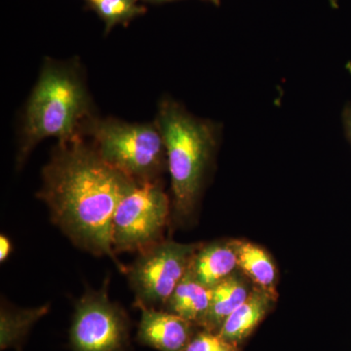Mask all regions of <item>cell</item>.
Masks as SVG:
<instances>
[{
  "instance_id": "1",
  "label": "cell",
  "mask_w": 351,
  "mask_h": 351,
  "mask_svg": "<svg viewBox=\"0 0 351 351\" xmlns=\"http://www.w3.org/2000/svg\"><path fill=\"white\" fill-rule=\"evenodd\" d=\"M138 184L106 162L82 136L58 143L44 166L38 197L76 247L97 257L107 256L126 274L112 249V219L120 201Z\"/></svg>"
},
{
  "instance_id": "2",
  "label": "cell",
  "mask_w": 351,
  "mask_h": 351,
  "mask_svg": "<svg viewBox=\"0 0 351 351\" xmlns=\"http://www.w3.org/2000/svg\"><path fill=\"white\" fill-rule=\"evenodd\" d=\"M156 123L167 154L173 219L184 225L193 218L199 202L216 147V129L170 99L161 101Z\"/></svg>"
},
{
  "instance_id": "3",
  "label": "cell",
  "mask_w": 351,
  "mask_h": 351,
  "mask_svg": "<svg viewBox=\"0 0 351 351\" xmlns=\"http://www.w3.org/2000/svg\"><path fill=\"white\" fill-rule=\"evenodd\" d=\"M91 119L90 96L75 66L46 61L25 108L18 167L44 138L66 142L82 137Z\"/></svg>"
},
{
  "instance_id": "4",
  "label": "cell",
  "mask_w": 351,
  "mask_h": 351,
  "mask_svg": "<svg viewBox=\"0 0 351 351\" xmlns=\"http://www.w3.org/2000/svg\"><path fill=\"white\" fill-rule=\"evenodd\" d=\"M83 134L91 137L106 162L138 184L160 180L168 169L165 144L156 122L127 123L92 117Z\"/></svg>"
},
{
  "instance_id": "5",
  "label": "cell",
  "mask_w": 351,
  "mask_h": 351,
  "mask_svg": "<svg viewBox=\"0 0 351 351\" xmlns=\"http://www.w3.org/2000/svg\"><path fill=\"white\" fill-rule=\"evenodd\" d=\"M171 205L160 180L136 184L122 198L113 215L114 253L138 254L162 241Z\"/></svg>"
},
{
  "instance_id": "6",
  "label": "cell",
  "mask_w": 351,
  "mask_h": 351,
  "mask_svg": "<svg viewBox=\"0 0 351 351\" xmlns=\"http://www.w3.org/2000/svg\"><path fill=\"white\" fill-rule=\"evenodd\" d=\"M201 244L164 239L138 253L134 263L127 267L125 274L135 293L134 306L163 308L188 272Z\"/></svg>"
},
{
  "instance_id": "7",
  "label": "cell",
  "mask_w": 351,
  "mask_h": 351,
  "mask_svg": "<svg viewBox=\"0 0 351 351\" xmlns=\"http://www.w3.org/2000/svg\"><path fill=\"white\" fill-rule=\"evenodd\" d=\"M130 321L124 309L110 301L108 278L99 290L88 289L75 302L69 339L73 351H126Z\"/></svg>"
},
{
  "instance_id": "8",
  "label": "cell",
  "mask_w": 351,
  "mask_h": 351,
  "mask_svg": "<svg viewBox=\"0 0 351 351\" xmlns=\"http://www.w3.org/2000/svg\"><path fill=\"white\" fill-rule=\"evenodd\" d=\"M141 309L137 339L142 345L158 351H184L195 334L196 327L188 320L164 309L138 306Z\"/></svg>"
},
{
  "instance_id": "9",
  "label": "cell",
  "mask_w": 351,
  "mask_h": 351,
  "mask_svg": "<svg viewBox=\"0 0 351 351\" xmlns=\"http://www.w3.org/2000/svg\"><path fill=\"white\" fill-rule=\"evenodd\" d=\"M239 270L234 239L217 240L201 244L193 255L189 269L198 282L210 289Z\"/></svg>"
},
{
  "instance_id": "10",
  "label": "cell",
  "mask_w": 351,
  "mask_h": 351,
  "mask_svg": "<svg viewBox=\"0 0 351 351\" xmlns=\"http://www.w3.org/2000/svg\"><path fill=\"white\" fill-rule=\"evenodd\" d=\"M278 294L254 286L250 295L228 316L219 334L226 341L241 346L276 306Z\"/></svg>"
},
{
  "instance_id": "11",
  "label": "cell",
  "mask_w": 351,
  "mask_h": 351,
  "mask_svg": "<svg viewBox=\"0 0 351 351\" xmlns=\"http://www.w3.org/2000/svg\"><path fill=\"white\" fill-rule=\"evenodd\" d=\"M253 283L240 270L211 288L209 311L200 329L219 332L228 316L250 295Z\"/></svg>"
},
{
  "instance_id": "12",
  "label": "cell",
  "mask_w": 351,
  "mask_h": 351,
  "mask_svg": "<svg viewBox=\"0 0 351 351\" xmlns=\"http://www.w3.org/2000/svg\"><path fill=\"white\" fill-rule=\"evenodd\" d=\"M210 302L211 289L198 282L188 270L163 309L201 328L209 311Z\"/></svg>"
},
{
  "instance_id": "13",
  "label": "cell",
  "mask_w": 351,
  "mask_h": 351,
  "mask_svg": "<svg viewBox=\"0 0 351 351\" xmlns=\"http://www.w3.org/2000/svg\"><path fill=\"white\" fill-rule=\"evenodd\" d=\"M234 242L240 271L255 287L278 294V269L269 252L249 240L234 239Z\"/></svg>"
},
{
  "instance_id": "14",
  "label": "cell",
  "mask_w": 351,
  "mask_h": 351,
  "mask_svg": "<svg viewBox=\"0 0 351 351\" xmlns=\"http://www.w3.org/2000/svg\"><path fill=\"white\" fill-rule=\"evenodd\" d=\"M50 304L36 308L20 309L2 304L0 311V348H19L32 326L48 313Z\"/></svg>"
},
{
  "instance_id": "15",
  "label": "cell",
  "mask_w": 351,
  "mask_h": 351,
  "mask_svg": "<svg viewBox=\"0 0 351 351\" xmlns=\"http://www.w3.org/2000/svg\"><path fill=\"white\" fill-rule=\"evenodd\" d=\"M138 0H87L88 6L98 14L106 25V32L120 24H127L134 18L147 12Z\"/></svg>"
},
{
  "instance_id": "16",
  "label": "cell",
  "mask_w": 351,
  "mask_h": 351,
  "mask_svg": "<svg viewBox=\"0 0 351 351\" xmlns=\"http://www.w3.org/2000/svg\"><path fill=\"white\" fill-rule=\"evenodd\" d=\"M184 351H241L240 346L230 343L219 332L201 329L196 331Z\"/></svg>"
},
{
  "instance_id": "17",
  "label": "cell",
  "mask_w": 351,
  "mask_h": 351,
  "mask_svg": "<svg viewBox=\"0 0 351 351\" xmlns=\"http://www.w3.org/2000/svg\"><path fill=\"white\" fill-rule=\"evenodd\" d=\"M12 251V242L6 235L1 234V237H0V261H1V263L5 262Z\"/></svg>"
},
{
  "instance_id": "18",
  "label": "cell",
  "mask_w": 351,
  "mask_h": 351,
  "mask_svg": "<svg viewBox=\"0 0 351 351\" xmlns=\"http://www.w3.org/2000/svg\"><path fill=\"white\" fill-rule=\"evenodd\" d=\"M343 121H345L346 135L351 143V108H346L343 114Z\"/></svg>"
},
{
  "instance_id": "19",
  "label": "cell",
  "mask_w": 351,
  "mask_h": 351,
  "mask_svg": "<svg viewBox=\"0 0 351 351\" xmlns=\"http://www.w3.org/2000/svg\"><path fill=\"white\" fill-rule=\"evenodd\" d=\"M144 1L151 2V3H163V2L173 1V0H144Z\"/></svg>"
},
{
  "instance_id": "20",
  "label": "cell",
  "mask_w": 351,
  "mask_h": 351,
  "mask_svg": "<svg viewBox=\"0 0 351 351\" xmlns=\"http://www.w3.org/2000/svg\"><path fill=\"white\" fill-rule=\"evenodd\" d=\"M209 1L213 2L215 5H219V0H209Z\"/></svg>"
}]
</instances>
